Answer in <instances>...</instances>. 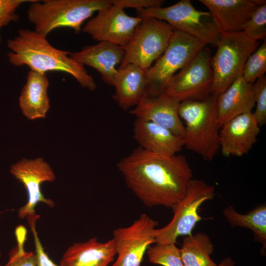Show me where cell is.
<instances>
[{
	"label": "cell",
	"instance_id": "obj_11",
	"mask_svg": "<svg viewBox=\"0 0 266 266\" xmlns=\"http://www.w3.org/2000/svg\"><path fill=\"white\" fill-rule=\"evenodd\" d=\"M158 222L146 214L127 227L113 232L117 258L111 266H140L145 253L156 243V227Z\"/></svg>",
	"mask_w": 266,
	"mask_h": 266
},
{
	"label": "cell",
	"instance_id": "obj_1",
	"mask_svg": "<svg viewBox=\"0 0 266 266\" xmlns=\"http://www.w3.org/2000/svg\"><path fill=\"white\" fill-rule=\"evenodd\" d=\"M128 188L147 207L173 208L185 195L193 173L186 158L139 147L117 164Z\"/></svg>",
	"mask_w": 266,
	"mask_h": 266
},
{
	"label": "cell",
	"instance_id": "obj_7",
	"mask_svg": "<svg viewBox=\"0 0 266 266\" xmlns=\"http://www.w3.org/2000/svg\"><path fill=\"white\" fill-rule=\"evenodd\" d=\"M205 46L199 39L174 30L164 53L146 70L147 85L145 93L152 95L164 93L175 72L188 64Z\"/></svg>",
	"mask_w": 266,
	"mask_h": 266
},
{
	"label": "cell",
	"instance_id": "obj_16",
	"mask_svg": "<svg viewBox=\"0 0 266 266\" xmlns=\"http://www.w3.org/2000/svg\"><path fill=\"white\" fill-rule=\"evenodd\" d=\"M124 55L123 46L101 41L71 53L70 57L83 66L86 65L96 69L106 83L113 86L118 71L116 66L121 63Z\"/></svg>",
	"mask_w": 266,
	"mask_h": 266
},
{
	"label": "cell",
	"instance_id": "obj_2",
	"mask_svg": "<svg viewBox=\"0 0 266 266\" xmlns=\"http://www.w3.org/2000/svg\"><path fill=\"white\" fill-rule=\"evenodd\" d=\"M11 50L6 55L13 66H28L31 70L45 73L49 71L66 73L73 77L83 87L93 91L96 83L84 66L70 57L71 53L52 46L46 37L34 31L21 29L13 38L7 41Z\"/></svg>",
	"mask_w": 266,
	"mask_h": 266
},
{
	"label": "cell",
	"instance_id": "obj_8",
	"mask_svg": "<svg viewBox=\"0 0 266 266\" xmlns=\"http://www.w3.org/2000/svg\"><path fill=\"white\" fill-rule=\"evenodd\" d=\"M173 30L162 20L142 18L131 39L123 46L125 55L118 68L133 64L148 69L166 49Z\"/></svg>",
	"mask_w": 266,
	"mask_h": 266
},
{
	"label": "cell",
	"instance_id": "obj_18",
	"mask_svg": "<svg viewBox=\"0 0 266 266\" xmlns=\"http://www.w3.org/2000/svg\"><path fill=\"white\" fill-rule=\"evenodd\" d=\"M133 137L139 147L151 153L171 156L184 146L183 137L151 122L136 118Z\"/></svg>",
	"mask_w": 266,
	"mask_h": 266
},
{
	"label": "cell",
	"instance_id": "obj_3",
	"mask_svg": "<svg viewBox=\"0 0 266 266\" xmlns=\"http://www.w3.org/2000/svg\"><path fill=\"white\" fill-rule=\"evenodd\" d=\"M217 95L212 93L202 100H184L178 107L179 116L186 124L184 146L208 161L220 150L221 126L217 118Z\"/></svg>",
	"mask_w": 266,
	"mask_h": 266
},
{
	"label": "cell",
	"instance_id": "obj_10",
	"mask_svg": "<svg viewBox=\"0 0 266 266\" xmlns=\"http://www.w3.org/2000/svg\"><path fill=\"white\" fill-rule=\"evenodd\" d=\"M213 80L211 52L205 46L171 78L164 93L179 102L202 100L212 93Z\"/></svg>",
	"mask_w": 266,
	"mask_h": 266
},
{
	"label": "cell",
	"instance_id": "obj_14",
	"mask_svg": "<svg viewBox=\"0 0 266 266\" xmlns=\"http://www.w3.org/2000/svg\"><path fill=\"white\" fill-rule=\"evenodd\" d=\"M180 102L165 93L158 95L145 93L138 103L130 113L136 118L162 126L183 137L185 126L178 114Z\"/></svg>",
	"mask_w": 266,
	"mask_h": 266
},
{
	"label": "cell",
	"instance_id": "obj_25",
	"mask_svg": "<svg viewBox=\"0 0 266 266\" xmlns=\"http://www.w3.org/2000/svg\"><path fill=\"white\" fill-rule=\"evenodd\" d=\"M150 263L163 266H184L181 257L180 250L175 244L156 243L147 250Z\"/></svg>",
	"mask_w": 266,
	"mask_h": 266
},
{
	"label": "cell",
	"instance_id": "obj_20",
	"mask_svg": "<svg viewBox=\"0 0 266 266\" xmlns=\"http://www.w3.org/2000/svg\"><path fill=\"white\" fill-rule=\"evenodd\" d=\"M255 105L253 85L247 82L241 76L224 92L217 95L218 122L222 126L238 115L251 112Z\"/></svg>",
	"mask_w": 266,
	"mask_h": 266
},
{
	"label": "cell",
	"instance_id": "obj_26",
	"mask_svg": "<svg viewBox=\"0 0 266 266\" xmlns=\"http://www.w3.org/2000/svg\"><path fill=\"white\" fill-rule=\"evenodd\" d=\"M26 229L24 227L19 226L16 228L15 234L17 244L11 251L7 263L2 266H36L35 253L26 251L24 248V244L26 240Z\"/></svg>",
	"mask_w": 266,
	"mask_h": 266
},
{
	"label": "cell",
	"instance_id": "obj_34",
	"mask_svg": "<svg viewBox=\"0 0 266 266\" xmlns=\"http://www.w3.org/2000/svg\"><path fill=\"white\" fill-rule=\"evenodd\" d=\"M1 257V252L0 251V257Z\"/></svg>",
	"mask_w": 266,
	"mask_h": 266
},
{
	"label": "cell",
	"instance_id": "obj_6",
	"mask_svg": "<svg viewBox=\"0 0 266 266\" xmlns=\"http://www.w3.org/2000/svg\"><path fill=\"white\" fill-rule=\"evenodd\" d=\"M137 17L165 21L174 30L187 33L206 45H216L220 33L209 11L197 10L190 0H181L166 7L136 10Z\"/></svg>",
	"mask_w": 266,
	"mask_h": 266
},
{
	"label": "cell",
	"instance_id": "obj_29",
	"mask_svg": "<svg viewBox=\"0 0 266 266\" xmlns=\"http://www.w3.org/2000/svg\"><path fill=\"white\" fill-rule=\"evenodd\" d=\"M256 108L253 113L260 127L266 123V77L263 75L252 84Z\"/></svg>",
	"mask_w": 266,
	"mask_h": 266
},
{
	"label": "cell",
	"instance_id": "obj_21",
	"mask_svg": "<svg viewBox=\"0 0 266 266\" xmlns=\"http://www.w3.org/2000/svg\"><path fill=\"white\" fill-rule=\"evenodd\" d=\"M117 69L113 84L115 88L113 98L126 110L135 106L146 92V70L133 64Z\"/></svg>",
	"mask_w": 266,
	"mask_h": 266
},
{
	"label": "cell",
	"instance_id": "obj_5",
	"mask_svg": "<svg viewBox=\"0 0 266 266\" xmlns=\"http://www.w3.org/2000/svg\"><path fill=\"white\" fill-rule=\"evenodd\" d=\"M260 44L241 31L220 33L216 45L217 50L211 57L213 73L212 93L218 95L242 76L248 57Z\"/></svg>",
	"mask_w": 266,
	"mask_h": 266
},
{
	"label": "cell",
	"instance_id": "obj_32",
	"mask_svg": "<svg viewBox=\"0 0 266 266\" xmlns=\"http://www.w3.org/2000/svg\"><path fill=\"white\" fill-rule=\"evenodd\" d=\"M113 4L117 5L124 9L126 8L147 9L162 6L164 0H111Z\"/></svg>",
	"mask_w": 266,
	"mask_h": 266
},
{
	"label": "cell",
	"instance_id": "obj_17",
	"mask_svg": "<svg viewBox=\"0 0 266 266\" xmlns=\"http://www.w3.org/2000/svg\"><path fill=\"white\" fill-rule=\"evenodd\" d=\"M211 13L220 33L241 31L252 12L265 0H200Z\"/></svg>",
	"mask_w": 266,
	"mask_h": 266
},
{
	"label": "cell",
	"instance_id": "obj_30",
	"mask_svg": "<svg viewBox=\"0 0 266 266\" xmlns=\"http://www.w3.org/2000/svg\"><path fill=\"white\" fill-rule=\"evenodd\" d=\"M39 218V215L36 213L29 215L26 218L28 220L34 238L35 253L36 257V266H60L54 263L44 251L36 230L35 224Z\"/></svg>",
	"mask_w": 266,
	"mask_h": 266
},
{
	"label": "cell",
	"instance_id": "obj_13",
	"mask_svg": "<svg viewBox=\"0 0 266 266\" xmlns=\"http://www.w3.org/2000/svg\"><path fill=\"white\" fill-rule=\"evenodd\" d=\"M10 172L23 184L28 193L27 203L18 211L20 218L24 219L35 213V207L39 202H43L50 207L54 206V201L45 198L40 189L43 182H53L56 178L50 166L42 158L34 160L23 158L11 166Z\"/></svg>",
	"mask_w": 266,
	"mask_h": 266
},
{
	"label": "cell",
	"instance_id": "obj_9",
	"mask_svg": "<svg viewBox=\"0 0 266 266\" xmlns=\"http://www.w3.org/2000/svg\"><path fill=\"white\" fill-rule=\"evenodd\" d=\"M214 195V186L201 179H191L185 195L173 208L174 215L170 222L156 229V243L175 244L179 236L192 234L196 224L201 220L199 214L200 206Z\"/></svg>",
	"mask_w": 266,
	"mask_h": 266
},
{
	"label": "cell",
	"instance_id": "obj_15",
	"mask_svg": "<svg viewBox=\"0 0 266 266\" xmlns=\"http://www.w3.org/2000/svg\"><path fill=\"white\" fill-rule=\"evenodd\" d=\"M260 126L252 112L238 115L224 124L219 132L220 150L225 157L247 154L257 141Z\"/></svg>",
	"mask_w": 266,
	"mask_h": 266
},
{
	"label": "cell",
	"instance_id": "obj_22",
	"mask_svg": "<svg viewBox=\"0 0 266 266\" xmlns=\"http://www.w3.org/2000/svg\"><path fill=\"white\" fill-rule=\"evenodd\" d=\"M49 80L45 73L30 70L19 97V106L30 120L45 118L50 108L47 94Z\"/></svg>",
	"mask_w": 266,
	"mask_h": 266
},
{
	"label": "cell",
	"instance_id": "obj_24",
	"mask_svg": "<svg viewBox=\"0 0 266 266\" xmlns=\"http://www.w3.org/2000/svg\"><path fill=\"white\" fill-rule=\"evenodd\" d=\"M223 214L232 227H241L253 232L255 240L263 245L262 250L266 248V205H259L242 214L230 205L224 209Z\"/></svg>",
	"mask_w": 266,
	"mask_h": 266
},
{
	"label": "cell",
	"instance_id": "obj_31",
	"mask_svg": "<svg viewBox=\"0 0 266 266\" xmlns=\"http://www.w3.org/2000/svg\"><path fill=\"white\" fill-rule=\"evenodd\" d=\"M38 0H0V31L11 22H17L19 16L16 13L18 7L23 3L33 2Z\"/></svg>",
	"mask_w": 266,
	"mask_h": 266
},
{
	"label": "cell",
	"instance_id": "obj_33",
	"mask_svg": "<svg viewBox=\"0 0 266 266\" xmlns=\"http://www.w3.org/2000/svg\"><path fill=\"white\" fill-rule=\"evenodd\" d=\"M217 266H234V263L231 258L228 257L222 260Z\"/></svg>",
	"mask_w": 266,
	"mask_h": 266
},
{
	"label": "cell",
	"instance_id": "obj_23",
	"mask_svg": "<svg viewBox=\"0 0 266 266\" xmlns=\"http://www.w3.org/2000/svg\"><path fill=\"white\" fill-rule=\"evenodd\" d=\"M180 250L184 266H217L210 258L213 244L205 233L186 235Z\"/></svg>",
	"mask_w": 266,
	"mask_h": 266
},
{
	"label": "cell",
	"instance_id": "obj_28",
	"mask_svg": "<svg viewBox=\"0 0 266 266\" xmlns=\"http://www.w3.org/2000/svg\"><path fill=\"white\" fill-rule=\"evenodd\" d=\"M241 31L257 41L265 39L266 35V3L259 5L242 26Z\"/></svg>",
	"mask_w": 266,
	"mask_h": 266
},
{
	"label": "cell",
	"instance_id": "obj_4",
	"mask_svg": "<svg viewBox=\"0 0 266 266\" xmlns=\"http://www.w3.org/2000/svg\"><path fill=\"white\" fill-rule=\"evenodd\" d=\"M32 2L27 11L28 19L34 31L46 37L53 30L69 28L76 33L81 31L83 22L99 11L112 4L111 0H43Z\"/></svg>",
	"mask_w": 266,
	"mask_h": 266
},
{
	"label": "cell",
	"instance_id": "obj_12",
	"mask_svg": "<svg viewBox=\"0 0 266 266\" xmlns=\"http://www.w3.org/2000/svg\"><path fill=\"white\" fill-rule=\"evenodd\" d=\"M141 20L137 16L128 15L123 8L112 4L99 11L96 16L86 23L81 31L100 42L124 46L131 39Z\"/></svg>",
	"mask_w": 266,
	"mask_h": 266
},
{
	"label": "cell",
	"instance_id": "obj_19",
	"mask_svg": "<svg viewBox=\"0 0 266 266\" xmlns=\"http://www.w3.org/2000/svg\"><path fill=\"white\" fill-rule=\"evenodd\" d=\"M116 255L113 239L100 242L93 237L69 246L63 254L60 266H108Z\"/></svg>",
	"mask_w": 266,
	"mask_h": 266
},
{
	"label": "cell",
	"instance_id": "obj_35",
	"mask_svg": "<svg viewBox=\"0 0 266 266\" xmlns=\"http://www.w3.org/2000/svg\"><path fill=\"white\" fill-rule=\"evenodd\" d=\"M0 266H1L0 265Z\"/></svg>",
	"mask_w": 266,
	"mask_h": 266
},
{
	"label": "cell",
	"instance_id": "obj_27",
	"mask_svg": "<svg viewBox=\"0 0 266 266\" xmlns=\"http://www.w3.org/2000/svg\"><path fill=\"white\" fill-rule=\"evenodd\" d=\"M266 71V42H264L247 58L242 77L248 83L253 84L265 75Z\"/></svg>",
	"mask_w": 266,
	"mask_h": 266
}]
</instances>
